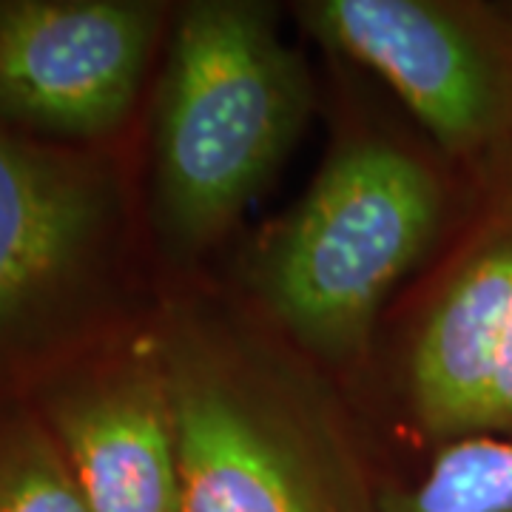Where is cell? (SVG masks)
I'll list each match as a JSON object with an SVG mask.
<instances>
[{
  "instance_id": "obj_1",
  "label": "cell",
  "mask_w": 512,
  "mask_h": 512,
  "mask_svg": "<svg viewBox=\"0 0 512 512\" xmlns=\"http://www.w3.org/2000/svg\"><path fill=\"white\" fill-rule=\"evenodd\" d=\"M154 339L177 421L180 512H382L322 370L271 325L183 293Z\"/></svg>"
},
{
  "instance_id": "obj_2",
  "label": "cell",
  "mask_w": 512,
  "mask_h": 512,
  "mask_svg": "<svg viewBox=\"0 0 512 512\" xmlns=\"http://www.w3.org/2000/svg\"><path fill=\"white\" fill-rule=\"evenodd\" d=\"M151 123V222L180 262L214 248L274 180L313 109L305 60L274 6L194 0L174 12Z\"/></svg>"
},
{
  "instance_id": "obj_3",
  "label": "cell",
  "mask_w": 512,
  "mask_h": 512,
  "mask_svg": "<svg viewBox=\"0 0 512 512\" xmlns=\"http://www.w3.org/2000/svg\"><path fill=\"white\" fill-rule=\"evenodd\" d=\"M447 185L421 151L359 131L248 256L259 319L319 367L365 359L390 293L436 248Z\"/></svg>"
},
{
  "instance_id": "obj_4",
  "label": "cell",
  "mask_w": 512,
  "mask_h": 512,
  "mask_svg": "<svg viewBox=\"0 0 512 512\" xmlns=\"http://www.w3.org/2000/svg\"><path fill=\"white\" fill-rule=\"evenodd\" d=\"M126 231L106 151L0 123V384L72 362L103 339Z\"/></svg>"
},
{
  "instance_id": "obj_5",
  "label": "cell",
  "mask_w": 512,
  "mask_h": 512,
  "mask_svg": "<svg viewBox=\"0 0 512 512\" xmlns=\"http://www.w3.org/2000/svg\"><path fill=\"white\" fill-rule=\"evenodd\" d=\"M319 43L379 74L456 160L512 148V20L458 0H305Z\"/></svg>"
},
{
  "instance_id": "obj_6",
  "label": "cell",
  "mask_w": 512,
  "mask_h": 512,
  "mask_svg": "<svg viewBox=\"0 0 512 512\" xmlns=\"http://www.w3.org/2000/svg\"><path fill=\"white\" fill-rule=\"evenodd\" d=\"M165 18L154 0H0V123L103 143L137 106Z\"/></svg>"
},
{
  "instance_id": "obj_7",
  "label": "cell",
  "mask_w": 512,
  "mask_h": 512,
  "mask_svg": "<svg viewBox=\"0 0 512 512\" xmlns=\"http://www.w3.org/2000/svg\"><path fill=\"white\" fill-rule=\"evenodd\" d=\"M32 407L89 512H180L177 421L154 330L74 356L37 384Z\"/></svg>"
},
{
  "instance_id": "obj_8",
  "label": "cell",
  "mask_w": 512,
  "mask_h": 512,
  "mask_svg": "<svg viewBox=\"0 0 512 512\" xmlns=\"http://www.w3.org/2000/svg\"><path fill=\"white\" fill-rule=\"evenodd\" d=\"M404 402L436 444L512 433V220L441 274L404 353Z\"/></svg>"
},
{
  "instance_id": "obj_9",
  "label": "cell",
  "mask_w": 512,
  "mask_h": 512,
  "mask_svg": "<svg viewBox=\"0 0 512 512\" xmlns=\"http://www.w3.org/2000/svg\"><path fill=\"white\" fill-rule=\"evenodd\" d=\"M382 512H512V441L444 444L416 481L384 487Z\"/></svg>"
},
{
  "instance_id": "obj_10",
  "label": "cell",
  "mask_w": 512,
  "mask_h": 512,
  "mask_svg": "<svg viewBox=\"0 0 512 512\" xmlns=\"http://www.w3.org/2000/svg\"><path fill=\"white\" fill-rule=\"evenodd\" d=\"M0 512H89L69 461L35 407L0 416Z\"/></svg>"
}]
</instances>
